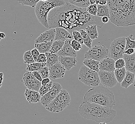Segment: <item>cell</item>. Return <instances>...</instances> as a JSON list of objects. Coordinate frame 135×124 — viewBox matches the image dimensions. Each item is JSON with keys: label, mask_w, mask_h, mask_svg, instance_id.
Returning a JSON list of instances; mask_svg holds the SVG:
<instances>
[{"label": "cell", "mask_w": 135, "mask_h": 124, "mask_svg": "<svg viewBox=\"0 0 135 124\" xmlns=\"http://www.w3.org/2000/svg\"><path fill=\"white\" fill-rule=\"evenodd\" d=\"M100 1L101 0H96V3L97 5H98V4H99V3H100Z\"/></svg>", "instance_id": "816d5d0a"}, {"label": "cell", "mask_w": 135, "mask_h": 124, "mask_svg": "<svg viewBox=\"0 0 135 124\" xmlns=\"http://www.w3.org/2000/svg\"><path fill=\"white\" fill-rule=\"evenodd\" d=\"M126 63H125V60L123 59V58H119L117 60L115 61V69H121L122 68L125 67Z\"/></svg>", "instance_id": "f35d334b"}, {"label": "cell", "mask_w": 135, "mask_h": 124, "mask_svg": "<svg viewBox=\"0 0 135 124\" xmlns=\"http://www.w3.org/2000/svg\"><path fill=\"white\" fill-rule=\"evenodd\" d=\"M40 75H41L42 79H45L46 78L50 77V72H49V67L45 66L44 67H42L38 71Z\"/></svg>", "instance_id": "74e56055"}, {"label": "cell", "mask_w": 135, "mask_h": 124, "mask_svg": "<svg viewBox=\"0 0 135 124\" xmlns=\"http://www.w3.org/2000/svg\"><path fill=\"white\" fill-rule=\"evenodd\" d=\"M86 33L91 40L97 39L98 37V33L97 31V26L95 24L90 25L87 26L85 29Z\"/></svg>", "instance_id": "d4e9b609"}, {"label": "cell", "mask_w": 135, "mask_h": 124, "mask_svg": "<svg viewBox=\"0 0 135 124\" xmlns=\"http://www.w3.org/2000/svg\"><path fill=\"white\" fill-rule=\"evenodd\" d=\"M5 34L3 32H1L0 33V38L1 39H4V38H5Z\"/></svg>", "instance_id": "681fc988"}, {"label": "cell", "mask_w": 135, "mask_h": 124, "mask_svg": "<svg viewBox=\"0 0 135 124\" xmlns=\"http://www.w3.org/2000/svg\"><path fill=\"white\" fill-rule=\"evenodd\" d=\"M72 34L73 36V39L76 40V41L79 42V43H80L82 45H83L84 44L83 39V37H82L80 32L79 31L74 30V31H73Z\"/></svg>", "instance_id": "8d00e7d4"}, {"label": "cell", "mask_w": 135, "mask_h": 124, "mask_svg": "<svg viewBox=\"0 0 135 124\" xmlns=\"http://www.w3.org/2000/svg\"><path fill=\"white\" fill-rule=\"evenodd\" d=\"M2 86V84H0V88Z\"/></svg>", "instance_id": "db71d44e"}, {"label": "cell", "mask_w": 135, "mask_h": 124, "mask_svg": "<svg viewBox=\"0 0 135 124\" xmlns=\"http://www.w3.org/2000/svg\"><path fill=\"white\" fill-rule=\"evenodd\" d=\"M22 82L27 88L36 91H39L42 85L41 82L35 78L32 73L28 71L24 74Z\"/></svg>", "instance_id": "7c38bea8"}, {"label": "cell", "mask_w": 135, "mask_h": 124, "mask_svg": "<svg viewBox=\"0 0 135 124\" xmlns=\"http://www.w3.org/2000/svg\"><path fill=\"white\" fill-rule=\"evenodd\" d=\"M126 37H121L114 39L110 47L111 57L115 61L123 57L126 47Z\"/></svg>", "instance_id": "ba28073f"}, {"label": "cell", "mask_w": 135, "mask_h": 124, "mask_svg": "<svg viewBox=\"0 0 135 124\" xmlns=\"http://www.w3.org/2000/svg\"><path fill=\"white\" fill-rule=\"evenodd\" d=\"M99 124H107V123H105V122H101V123H100Z\"/></svg>", "instance_id": "f5cc1de1"}, {"label": "cell", "mask_w": 135, "mask_h": 124, "mask_svg": "<svg viewBox=\"0 0 135 124\" xmlns=\"http://www.w3.org/2000/svg\"><path fill=\"white\" fill-rule=\"evenodd\" d=\"M71 102V97L67 91L62 89L55 98L45 108L51 113H59L64 110Z\"/></svg>", "instance_id": "8992f818"}, {"label": "cell", "mask_w": 135, "mask_h": 124, "mask_svg": "<svg viewBox=\"0 0 135 124\" xmlns=\"http://www.w3.org/2000/svg\"><path fill=\"white\" fill-rule=\"evenodd\" d=\"M53 84V82L51 81L50 83L47 84L45 85H41L38 91L41 96L45 95L50 90V89L52 87Z\"/></svg>", "instance_id": "1f68e13d"}, {"label": "cell", "mask_w": 135, "mask_h": 124, "mask_svg": "<svg viewBox=\"0 0 135 124\" xmlns=\"http://www.w3.org/2000/svg\"><path fill=\"white\" fill-rule=\"evenodd\" d=\"M51 81V80L49 78H45L43 79L42 81H41V85H46L47 84L49 83H50V82Z\"/></svg>", "instance_id": "f6af8a7d"}, {"label": "cell", "mask_w": 135, "mask_h": 124, "mask_svg": "<svg viewBox=\"0 0 135 124\" xmlns=\"http://www.w3.org/2000/svg\"><path fill=\"white\" fill-rule=\"evenodd\" d=\"M127 70L125 67L121 69H115L114 71V74L115 78L117 79V82L121 83L123 80L125 78L126 75Z\"/></svg>", "instance_id": "f1b7e54d"}, {"label": "cell", "mask_w": 135, "mask_h": 124, "mask_svg": "<svg viewBox=\"0 0 135 124\" xmlns=\"http://www.w3.org/2000/svg\"><path fill=\"white\" fill-rule=\"evenodd\" d=\"M83 65L91 70L97 72H99L100 61L91 59H84L83 61Z\"/></svg>", "instance_id": "603a6c76"}, {"label": "cell", "mask_w": 135, "mask_h": 124, "mask_svg": "<svg viewBox=\"0 0 135 124\" xmlns=\"http://www.w3.org/2000/svg\"><path fill=\"white\" fill-rule=\"evenodd\" d=\"M69 3L81 8H86L90 5V0H69Z\"/></svg>", "instance_id": "f546056e"}, {"label": "cell", "mask_w": 135, "mask_h": 124, "mask_svg": "<svg viewBox=\"0 0 135 124\" xmlns=\"http://www.w3.org/2000/svg\"><path fill=\"white\" fill-rule=\"evenodd\" d=\"M126 47L125 50L128 48L135 49V40H133V34H131L129 35L126 37Z\"/></svg>", "instance_id": "d6a6232c"}, {"label": "cell", "mask_w": 135, "mask_h": 124, "mask_svg": "<svg viewBox=\"0 0 135 124\" xmlns=\"http://www.w3.org/2000/svg\"><path fill=\"white\" fill-rule=\"evenodd\" d=\"M109 19L117 26L135 25V0H117L110 8Z\"/></svg>", "instance_id": "7a4b0ae2"}, {"label": "cell", "mask_w": 135, "mask_h": 124, "mask_svg": "<svg viewBox=\"0 0 135 124\" xmlns=\"http://www.w3.org/2000/svg\"><path fill=\"white\" fill-rule=\"evenodd\" d=\"M71 45L73 47V49H74L76 52L79 51L80 50L83 48V45L79 43V42L76 41L74 39H73L71 42Z\"/></svg>", "instance_id": "ab89813d"}, {"label": "cell", "mask_w": 135, "mask_h": 124, "mask_svg": "<svg viewBox=\"0 0 135 124\" xmlns=\"http://www.w3.org/2000/svg\"><path fill=\"white\" fill-rule=\"evenodd\" d=\"M59 62L65 68L66 70H70L75 66L77 62L76 57L59 56Z\"/></svg>", "instance_id": "d6986e66"}, {"label": "cell", "mask_w": 135, "mask_h": 124, "mask_svg": "<svg viewBox=\"0 0 135 124\" xmlns=\"http://www.w3.org/2000/svg\"><path fill=\"white\" fill-rule=\"evenodd\" d=\"M79 113L85 119L91 120L97 123H110L117 115V111L96 104L81 102L79 107Z\"/></svg>", "instance_id": "3957f363"}, {"label": "cell", "mask_w": 135, "mask_h": 124, "mask_svg": "<svg viewBox=\"0 0 135 124\" xmlns=\"http://www.w3.org/2000/svg\"><path fill=\"white\" fill-rule=\"evenodd\" d=\"M46 66V63H40L37 62H35L30 64L27 65L26 70L28 72H32L35 71H39L41 68Z\"/></svg>", "instance_id": "83f0119b"}, {"label": "cell", "mask_w": 135, "mask_h": 124, "mask_svg": "<svg viewBox=\"0 0 135 124\" xmlns=\"http://www.w3.org/2000/svg\"><path fill=\"white\" fill-rule=\"evenodd\" d=\"M64 43L65 41H64L54 40L53 42L51 49L50 50V53L53 54H57L62 49Z\"/></svg>", "instance_id": "4316f807"}, {"label": "cell", "mask_w": 135, "mask_h": 124, "mask_svg": "<svg viewBox=\"0 0 135 124\" xmlns=\"http://www.w3.org/2000/svg\"><path fill=\"white\" fill-rule=\"evenodd\" d=\"M72 40H73L69 39L65 41L62 49L57 53L59 56L77 57V53L73 49L71 45V42Z\"/></svg>", "instance_id": "5bb4252c"}, {"label": "cell", "mask_w": 135, "mask_h": 124, "mask_svg": "<svg viewBox=\"0 0 135 124\" xmlns=\"http://www.w3.org/2000/svg\"><path fill=\"white\" fill-rule=\"evenodd\" d=\"M1 39H0V41H1Z\"/></svg>", "instance_id": "9f6ffc18"}, {"label": "cell", "mask_w": 135, "mask_h": 124, "mask_svg": "<svg viewBox=\"0 0 135 124\" xmlns=\"http://www.w3.org/2000/svg\"><path fill=\"white\" fill-rule=\"evenodd\" d=\"M97 16L102 17L103 16H107L110 18V8L108 5H97Z\"/></svg>", "instance_id": "484cf974"}, {"label": "cell", "mask_w": 135, "mask_h": 124, "mask_svg": "<svg viewBox=\"0 0 135 124\" xmlns=\"http://www.w3.org/2000/svg\"><path fill=\"white\" fill-rule=\"evenodd\" d=\"M23 63L27 65L34 63L35 62L33 56L32 55L31 51H27L25 52L23 55Z\"/></svg>", "instance_id": "e575fe53"}, {"label": "cell", "mask_w": 135, "mask_h": 124, "mask_svg": "<svg viewBox=\"0 0 135 124\" xmlns=\"http://www.w3.org/2000/svg\"><path fill=\"white\" fill-rule=\"evenodd\" d=\"M107 0H101L99 4L102 5H107Z\"/></svg>", "instance_id": "7dc6e473"}, {"label": "cell", "mask_w": 135, "mask_h": 124, "mask_svg": "<svg viewBox=\"0 0 135 124\" xmlns=\"http://www.w3.org/2000/svg\"><path fill=\"white\" fill-rule=\"evenodd\" d=\"M64 0H47L40 1L35 7V12L37 19L43 26L49 28L47 17L50 11L53 9L64 5Z\"/></svg>", "instance_id": "5b68a950"}, {"label": "cell", "mask_w": 135, "mask_h": 124, "mask_svg": "<svg viewBox=\"0 0 135 124\" xmlns=\"http://www.w3.org/2000/svg\"><path fill=\"white\" fill-rule=\"evenodd\" d=\"M3 79V73L0 72V84H2Z\"/></svg>", "instance_id": "c3c4849f"}, {"label": "cell", "mask_w": 135, "mask_h": 124, "mask_svg": "<svg viewBox=\"0 0 135 124\" xmlns=\"http://www.w3.org/2000/svg\"><path fill=\"white\" fill-rule=\"evenodd\" d=\"M55 28L56 30V33L54 40L65 41L67 40L73 39V34L66 29L61 27H57Z\"/></svg>", "instance_id": "e0dca14e"}, {"label": "cell", "mask_w": 135, "mask_h": 124, "mask_svg": "<svg viewBox=\"0 0 135 124\" xmlns=\"http://www.w3.org/2000/svg\"><path fill=\"white\" fill-rule=\"evenodd\" d=\"M100 83L107 88H113L117 84L114 72H107L100 70L98 72Z\"/></svg>", "instance_id": "8fae6325"}, {"label": "cell", "mask_w": 135, "mask_h": 124, "mask_svg": "<svg viewBox=\"0 0 135 124\" xmlns=\"http://www.w3.org/2000/svg\"><path fill=\"white\" fill-rule=\"evenodd\" d=\"M90 4H93L96 3V0H90Z\"/></svg>", "instance_id": "f907efd6"}, {"label": "cell", "mask_w": 135, "mask_h": 124, "mask_svg": "<svg viewBox=\"0 0 135 124\" xmlns=\"http://www.w3.org/2000/svg\"><path fill=\"white\" fill-rule=\"evenodd\" d=\"M123 58L125 60L126 70L135 74V53L131 55L124 54Z\"/></svg>", "instance_id": "ffe728a7"}, {"label": "cell", "mask_w": 135, "mask_h": 124, "mask_svg": "<svg viewBox=\"0 0 135 124\" xmlns=\"http://www.w3.org/2000/svg\"><path fill=\"white\" fill-rule=\"evenodd\" d=\"M79 32H80L81 35L83 39L84 44H85L86 47L89 48H91L92 46V43L93 40L90 38V37L89 36L87 33H86L85 30L84 29H81Z\"/></svg>", "instance_id": "4dcf8cb0"}, {"label": "cell", "mask_w": 135, "mask_h": 124, "mask_svg": "<svg viewBox=\"0 0 135 124\" xmlns=\"http://www.w3.org/2000/svg\"><path fill=\"white\" fill-rule=\"evenodd\" d=\"M31 52L32 55L33 56V57L34 58L35 61V62H36L37 59V58L38 57V56H39L40 53H39L38 50L36 48L31 50Z\"/></svg>", "instance_id": "b9f144b4"}, {"label": "cell", "mask_w": 135, "mask_h": 124, "mask_svg": "<svg viewBox=\"0 0 135 124\" xmlns=\"http://www.w3.org/2000/svg\"><path fill=\"white\" fill-rule=\"evenodd\" d=\"M101 20L102 22H103L104 24H105V23H107L109 22L110 19H109V17H107V16H103V17H102Z\"/></svg>", "instance_id": "bcb514c9"}, {"label": "cell", "mask_w": 135, "mask_h": 124, "mask_svg": "<svg viewBox=\"0 0 135 124\" xmlns=\"http://www.w3.org/2000/svg\"><path fill=\"white\" fill-rule=\"evenodd\" d=\"M47 57L45 54H40L37 59L36 62L40 63H46Z\"/></svg>", "instance_id": "60d3db41"}, {"label": "cell", "mask_w": 135, "mask_h": 124, "mask_svg": "<svg viewBox=\"0 0 135 124\" xmlns=\"http://www.w3.org/2000/svg\"><path fill=\"white\" fill-rule=\"evenodd\" d=\"M135 53V49L134 48H128L127 50H125L124 54H128V55H131Z\"/></svg>", "instance_id": "ee69618b"}, {"label": "cell", "mask_w": 135, "mask_h": 124, "mask_svg": "<svg viewBox=\"0 0 135 124\" xmlns=\"http://www.w3.org/2000/svg\"><path fill=\"white\" fill-rule=\"evenodd\" d=\"M62 89V86L57 82H53L52 87L47 94L41 96L40 102L45 107L51 102L59 94Z\"/></svg>", "instance_id": "30bf717a"}, {"label": "cell", "mask_w": 135, "mask_h": 124, "mask_svg": "<svg viewBox=\"0 0 135 124\" xmlns=\"http://www.w3.org/2000/svg\"><path fill=\"white\" fill-rule=\"evenodd\" d=\"M135 74L129 71L126 72V75L124 80L121 83V87L122 88H128L135 82Z\"/></svg>", "instance_id": "44dd1931"}, {"label": "cell", "mask_w": 135, "mask_h": 124, "mask_svg": "<svg viewBox=\"0 0 135 124\" xmlns=\"http://www.w3.org/2000/svg\"><path fill=\"white\" fill-rule=\"evenodd\" d=\"M101 19L89 14L86 8H79L70 3H66L64 5L50 11L47 21L49 28L61 27L71 33L74 30H85L87 26L93 24L102 28L104 23Z\"/></svg>", "instance_id": "6da1fadb"}, {"label": "cell", "mask_w": 135, "mask_h": 124, "mask_svg": "<svg viewBox=\"0 0 135 124\" xmlns=\"http://www.w3.org/2000/svg\"><path fill=\"white\" fill-rule=\"evenodd\" d=\"M40 1V0H17L18 3L22 5L30 6L32 8H35Z\"/></svg>", "instance_id": "836d02e7"}, {"label": "cell", "mask_w": 135, "mask_h": 124, "mask_svg": "<svg viewBox=\"0 0 135 124\" xmlns=\"http://www.w3.org/2000/svg\"><path fill=\"white\" fill-rule=\"evenodd\" d=\"M108 54L109 50L104 45H95L85 52L84 58L100 61L104 58L108 57Z\"/></svg>", "instance_id": "9c48e42d"}, {"label": "cell", "mask_w": 135, "mask_h": 124, "mask_svg": "<svg viewBox=\"0 0 135 124\" xmlns=\"http://www.w3.org/2000/svg\"><path fill=\"white\" fill-rule=\"evenodd\" d=\"M83 101L110 109H112L116 103L113 92L102 86L93 87L87 91L84 96Z\"/></svg>", "instance_id": "277c9868"}, {"label": "cell", "mask_w": 135, "mask_h": 124, "mask_svg": "<svg viewBox=\"0 0 135 124\" xmlns=\"http://www.w3.org/2000/svg\"><path fill=\"white\" fill-rule=\"evenodd\" d=\"M24 95L29 103L36 104L40 102L41 96L38 91L26 88Z\"/></svg>", "instance_id": "ac0fdd59"}, {"label": "cell", "mask_w": 135, "mask_h": 124, "mask_svg": "<svg viewBox=\"0 0 135 124\" xmlns=\"http://www.w3.org/2000/svg\"><path fill=\"white\" fill-rule=\"evenodd\" d=\"M87 12L91 15L94 16H97V5L96 3L93 4H90L88 7L86 8Z\"/></svg>", "instance_id": "d590c367"}, {"label": "cell", "mask_w": 135, "mask_h": 124, "mask_svg": "<svg viewBox=\"0 0 135 124\" xmlns=\"http://www.w3.org/2000/svg\"><path fill=\"white\" fill-rule=\"evenodd\" d=\"M32 73L33 75L35 76V78L37 79V80H39V81L41 82L42 80H43V79H42L41 75H40L38 71H33Z\"/></svg>", "instance_id": "7bdbcfd3"}, {"label": "cell", "mask_w": 135, "mask_h": 124, "mask_svg": "<svg viewBox=\"0 0 135 124\" xmlns=\"http://www.w3.org/2000/svg\"><path fill=\"white\" fill-rule=\"evenodd\" d=\"M115 60L111 57H107L100 61L99 70L107 72H114L115 69Z\"/></svg>", "instance_id": "2e32d148"}, {"label": "cell", "mask_w": 135, "mask_h": 124, "mask_svg": "<svg viewBox=\"0 0 135 124\" xmlns=\"http://www.w3.org/2000/svg\"><path fill=\"white\" fill-rule=\"evenodd\" d=\"M49 72L51 79H57L64 77L66 69L59 62L49 68Z\"/></svg>", "instance_id": "4fadbf2b"}, {"label": "cell", "mask_w": 135, "mask_h": 124, "mask_svg": "<svg viewBox=\"0 0 135 124\" xmlns=\"http://www.w3.org/2000/svg\"><path fill=\"white\" fill-rule=\"evenodd\" d=\"M40 1H43V2H45V1H46L47 0H40Z\"/></svg>", "instance_id": "11a10c76"}, {"label": "cell", "mask_w": 135, "mask_h": 124, "mask_svg": "<svg viewBox=\"0 0 135 124\" xmlns=\"http://www.w3.org/2000/svg\"><path fill=\"white\" fill-rule=\"evenodd\" d=\"M55 28L50 29L49 30L45 31L43 33L41 34L35 39V44L54 41L55 37Z\"/></svg>", "instance_id": "9a60e30c"}, {"label": "cell", "mask_w": 135, "mask_h": 124, "mask_svg": "<svg viewBox=\"0 0 135 124\" xmlns=\"http://www.w3.org/2000/svg\"><path fill=\"white\" fill-rule=\"evenodd\" d=\"M78 79L85 85L95 87L100 83L98 73L91 70L83 65L81 66L78 74Z\"/></svg>", "instance_id": "52a82bcc"}, {"label": "cell", "mask_w": 135, "mask_h": 124, "mask_svg": "<svg viewBox=\"0 0 135 124\" xmlns=\"http://www.w3.org/2000/svg\"><path fill=\"white\" fill-rule=\"evenodd\" d=\"M45 54L47 57L46 66L49 67V68L59 62V55L57 54L47 52L45 53Z\"/></svg>", "instance_id": "7402d4cb"}, {"label": "cell", "mask_w": 135, "mask_h": 124, "mask_svg": "<svg viewBox=\"0 0 135 124\" xmlns=\"http://www.w3.org/2000/svg\"><path fill=\"white\" fill-rule=\"evenodd\" d=\"M52 43L53 42L35 44V47L38 50L40 54H45L47 52H50Z\"/></svg>", "instance_id": "cb8c5ba5"}]
</instances>
